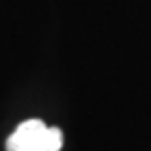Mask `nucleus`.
<instances>
[{
	"label": "nucleus",
	"mask_w": 151,
	"mask_h": 151,
	"mask_svg": "<svg viewBox=\"0 0 151 151\" xmlns=\"http://www.w3.org/2000/svg\"><path fill=\"white\" fill-rule=\"evenodd\" d=\"M63 132L46 126L42 120H25L6 139V151H59Z\"/></svg>",
	"instance_id": "f257e3e1"
}]
</instances>
